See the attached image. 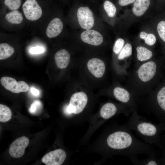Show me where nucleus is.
<instances>
[{"label": "nucleus", "mask_w": 165, "mask_h": 165, "mask_svg": "<svg viewBox=\"0 0 165 165\" xmlns=\"http://www.w3.org/2000/svg\"><path fill=\"white\" fill-rule=\"evenodd\" d=\"M155 0H135L131 8L126 9L120 20V28L127 33L130 28L140 21L148 19L152 14Z\"/></svg>", "instance_id": "obj_1"}, {"label": "nucleus", "mask_w": 165, "mask_h": 165, "mask_svg": "<svg viewBox=\"0 0 165 165\" xmlns=\"http://www.w3.org/2000/svg\"><path fill=\"white\" fill-rule=\"evenodd\" d=\"M148 19L147 22L155 31L165 55V13L162 11L152 13Z\"/></svg>", "instance_id": "obj_2"}, {"label": "nucleus", "mask_w": 165, "mask_h": 165, "mask_svg": "<svg viewBox=\"0 0 165 165\" xmlns=\"http://www.w3.org/2000/svg\"><path fill=\"white\" fill-rule=\"evenodd\" d=\"M132 138L127 133L118 131L110 134L107 139V143L111 148L122 149L129 146L132 143Z\"/></svg>", "instance_id": "obj_3"}, {"label": "nucleus", "mask_w": 165, "mask_h": 165, "mask_svg": "<svg viewBox=\"0 0 165 165\" xmlns=\"http://www.w3.org/2000/svg\"><path fill=\"white\" fill-rule=\"evenodd\" d=\"M88 101L87 95L82 92L73 94L71 97L69 104L67 108L68 113L78 114L84 109Z\"/></svg>", "instance_id": "obj_4"}, {"label": "nucleus", "mask_w": 165, "mask_h": 165, "mask_svg": "<svg viewBox=\"0 0 165 165\" xmlns=\"http://www.w3.org/2000/svg\"><path fill=\"white\" fill-rule=\"evenodd\" d=\"M0 82L6 89L14 93L25 92L29 89V86L26 82L23 81L17 82L12 77H3L0 79Z\"/></svg>", "instance_id": "obj_5"}, {"label": "nucleus", "mask_w": 165, "mask_h": 165, "mask_svg": "<svg viewBox=\"0 0 165 165\" xmlns=\"http://www.w3.org/2000/svg\"><path fill=\"white\" fill-rule=\"evenodd\" d=\"M22 9L26 18L31 21L38 20L42 14V9L35 0H26Z\"/></svg>", "instance_id": "obj_6"}, {"label": "nucleus", "mask_w": 165, "mask_h": 165, "mask_svg": "<svg viewBox=\"0 0 165 165\" xmlns=\"http://www.w3.org/2000/svg\"><path fill=\"white\" fill-rule=\"evenodd\" d=\"M77 17L81 27L86 30L90 29L94 26V19L93 13L87 6H81L78 9Z\"/></svg>", "instance_id": "obj_7"}, {"label": "nucleus", "mask_w": 165, "mask_h": 165, "mask_svg": "<svg viewBox=\"0 0 165 165\" xmlns=\"http://www.w3.org/2000/svg\"><path fill=\"white\" fill-rule=\"evenodd\" d=\"M29 142L28 138L25 136H22L16 139L10 145L9 149V154L14 158L22 156Z\"/></svg>", "instance_id": "obj_8"}, {"label": "nucleus", "mask_w": 165, "mask_h": 165, "mask_svg": "<svg viewBox=\"0 0 165 165\" xmlns=\"http://www.w3.org/2000/svg\"><path fill=\"white\" fill-rule=\"evenodd\" d=\"M138 37L139 39L143 40L146 45L149 46H154L158 40L154 29L147 22L141 27Z\"/></svg>", "instance_id": "obj_9"}, {"label": "nucleus", "mask_w": 165, "mask_h": 165, "mask_svg": "<svg viewBox=\"0 0 165 165\" xmlns=\"http://www.w3.org/2000/svg\"><path fill=\"white\" fill-rule=\"evenodd\" d=\"M66 156L64 150L57 149L46 154L42 158V161L46 165H61L64 162Z\"/></svg>", "instance_id": "obj_10"}, {"label": "nucleus", "mask_w": 165, "mask_h": 165, "mask_svg": "<svg viewBox=\"0 0 165 165\" xmlns=\"http://www.w3.org/2000/svg\"><path fill=\"white\" fill-rule=\"evenodd\" d=\"M156 65L153 61H149L142 64L138 71L139 79L144 82H147L155 76L156 70Z\"/></svg>", "instance_id": "obj_11"}, {"label": "nucleus", "mask_w": 165, "mask_h": 165, "mask_svg": "<svg viewBox=\"0 0 165 165\" xmlns=\"http://www.w3.org/2000/svg\"><path fill=\"white\" fill-rule=\"evenodd\" d=\"M80 37L84 42L95 46L101 45L103 40V37L99 32L92 30L88 29L83 31Z\"/></svg>", "instance_id": "obj_12"}, {"label": "nucleus", "mask_w": 165, "mask_h": 165, "mask_svg": "<svg viewBox=\"0 0 165 165\" xmlns=\"http://www.w3.org/2000/svg\"><path fill=\"white\" fill-rule=\"evenodd\" d=\"M87 66L90 72L97 78L101 77L105 73V64L103 61L99 59H91L88 62Z\"/></svg>", "instance_id": "obj_13"}, {"label": "nucleus", "mask_w": 165, "mask_h": 165, "mask_svg": "<svg viewBox=\"0 0 165 165\" xmlns=\"http://www.w3.org/2000/svg\"><path fill=\"white\" fill-rule=\"evenodd\" d=\"M63 25L61 20L55 18L49 24L46 30V34L49 38H53L57 36L62 32Z\"/></svg>", "instance_id": "obj_14"}, {"label": "nucleus", "mask_w": 165, "mask_h": 165, "mask_svg": "<svg viewBox=\"0 0 165 165\" xmlns=\"http://www.w3.org/2000/svg\"><path fill=\"white\" fill-rule=\"evenodd\" d=\"M54 58L57 66L59 68L64 69L69 64L70 56L67 50L62 49L57 52L55 55Z\"/></svg>", "instance_id": "obj_15"}, {"label": "nucleus", "mask_w": 165, "mask_h": 165, "mask_svg": "<svg viewBox=\"0 0 165 165\" xmlns=\"http://www.w3.org/2000/svg\"><path fill=\"white\" fill-rule=\"evenodd\" d=\"M135 38L138 44L136 48L138 60L140 61H143L151 59L153 55L152 50L144 46L139 44V39L138 37Z\"/></svg>", "instance_id": "obj_16"}, {"label": "nucleus", "mask_w": 165, "mask_h": 165, "mask_svg": "<svg viewBox=\"0 0 165 165\" xmlns=\"http://www.w3.org/2000/svg\"><path fill=\"white\" fill-rule=\"evenodd\" d=\"M117 109L113 104L108 103L104 105L100 111L101 116L105 119H108L115 114Z\"/></svg>", "instance_id": "obj_17"}, {"label": "nucleus", "mask_w": 165, "mask_h": 165, "mask_svg": "<svg viewBox=\"0 0 165 165\" xmlns=\"http://www.w3.org/2000/svg\"><path fill=\"white\" fill-rule=\"evenodd\" d=\"M138 129L141 134L146 136L154 135L156 132V127L153 125L148 123L140 124L138 126Z\"/></svg>", "instance_id": "obj_18"}, {"label": "nucleus", "mask_w": 165, "mask_h": 165, "mask_svg": "<svg viewBox=\"0 0 165 165\" xmlns=\"http://www.w3.org/2000/svg\"><path fill=\"white\" fill-rule=\"evenodd\" d=\"M113 94L116 98L122 102H127L130 99L129 93L123 88L119 87H116L114 89Z\"/></svg>", "instance_id": "obj_19"}, {"label": "nucleus", "mask_w": 165, "mask_h": 165, "mask_svg": "<svg viewBox=\"0 0 165 165\" xmlns=\"http://www.w3.org/2000/svg\"><path fill=\"white\" fill-rule=\"evenodd\" d=\"M5 18L9 23L13 24L21 23L23 19L22 14L19 11L16 10L7 13Z\"/></svg>", "instance_id": "obj_20"}, {"label": "nucleus", "mask_w": 165, "mask_h": 165, "mask_svg": "<svg viewBox=\"0 0 165 165\" xmlns=\"http://www.w3.org/2000/svg\"><path fill=\"white\" fill-rule=\"evenodd\" d=\"M13 47L6 43L0 44V60H2L10 57L14 53Z\"/></svg>", "instance_id": "obj_21"}, {"label": "nucleus", "mask_w": 165, "mask_h": 165, "mask_svg": "<svg viewBox=\"0 0 165 165\" xmlns=\"http://www.w3.org/2000/svg\"><path fill=\"white\" fill-rule=\"evenodd\" d=\"M103 7L108 17L113 18L115 17L117 9L112 1L110 0H105L103 4Z\"/></svg>", "instance_id": "obj_22"}, {"label": "nucleus", "mask_w": 165, "mask_h": 165, "mask_svg": "<svg viewBox=\"0 0 165 165\" xmlns=\"http://www.w3.org/2000/svg\"><path fill=\"white\" fill-rule=\"evenodd\" d=\"M12 112L7 106L0 104V122H6L9 120L12 117Z\"/></svg>", "instance_id": "obj_23"}, {"label": "nucleus", "mask_w": 165, "mask_h": 165, "mask_svg": "<svg viewBox=\"0 0 165 165\" xmlns=\"http://www.w3.org/2000/svg\"><path fill=\"white\" fill-rule=\"evenodd\" d=\"M132 45L127 39L125 45L119 54L118 58L119 60H121L130 57L132 55Z\"/></svg>", "instance_id": "obj_24"}, {"label": "nucleus", "mask_w": 165, "mask_h": 165, "mask_svg": "<svg viewBox=\"0 0 165 165\" xmlns=\"http://www.w3.org/2000/svg\"><path fill=\"white\" fill-rule=\"evenodd\" d=\"M127 38L125 40L124 38H119L116 41L113 49V51L115 54L119 53L125 45Z\"/></svg>", "instance_id": "obj_25"}, {"label": "nucleus", "mask_w": 165, "mask_h": 165, "mask_svg": "<svg viewBox=\"0 0 165 165\" xmlns=\"http://www.w3.org/2000/svg\"><path fill=\"white\" fill-rule=\"evenodd\" d=\"M157 99L160 107L165 110V86L159 91L157 94Z\"/></svg>", "instance_id": "obj_26"}, {"label": "nucleus", "mask_w": 165, "mask_h": 165, "mask_svg": "<svg viewBox=\"0 0 165 165\" xmlns=\"http://www.w3.org/2000/svg\"><path fill=\"white\" fill-rule=\"evenodd\" d=\"M5 4L12 10L19 9L21 5V0H5Z\"/></svg>", "instance_id": "obj_27"}, {"label": "nucleus", "mask_w": 165, "mask_h": 165, "mask_svg": "<svg viewBox=\"0 0 165 165\" xmlns=\"http://www.w3.org/2000/svg\"><path fill=\"white\" fill-rule=\"evenodd\" d=\"M45 49L41 46H37L31 48L30 50V53L32 54H38L43 53Z\"/></svg>", "instance_id": "obj_28"}, {"label": "nucleus", "mask_w": 165, "mask_h": 165, "mask_svg": "<svg viewBox=\"0 0 165 165\" xmlns=\"http://www.w3.org/2000/svg\"><path fill=\"white\" fill-rule=\"evenodd\" d=\"M135 0H118L117 4L119 6L122 7L133 4Z\"/></svg>", "instance_id": "obj_29"}, {"label": "nucleus", "mask_w": 165, "mask_h": 165, "mask_svg": "<svg viewBox=\"0 0 165 165\" xmlns=\"http://www.w3.org/2000/svg\"><path fill=\"white\" fill-rule=\"evenodd\" d=\"M36 105L34 102L31 105L29 109V111L30 113H33L35 112L36 108Z\"/></svg>", "instance_id": "obj_30"}, {"label": "nucleus", "mask_w": 165, "mask_h": 165, "mask_svg": "<svg viewBox=\"0 0 165 165\" xmlns=\"http://www.w3.org/2000/svg\"><path fill=\"white\" fill-rule=\"evenodd\" d=\"M31 91L32 94L34 95L37 96L39 94V92L37 89L32 87L30 89Z\"/></svg>", "instance_id": "obj_31"}, {"label": "nucleus", "mask_w": 165, "mask_h": 165, "mask_svg": "<svg viewBox=\"0 0 165 165\" xmlns=\"http://www.w3.org/2000/svg\"><path fill=\"white\" fill-rule=\"evenodd\" d=\"M148 165H156V163L153 161H150L148 164Z\"/></svg>", "instance_id": "obj_32"}, {"label": "nucleus", "mask_w": 165, "mask_h": 165, "mask_svg": "<svg viewBox=\"0 0 165 165\" xmlns=\"http://www.w3.org/2000/svg\"><path fill=\"white\" fill-rule=\"evenodd\" d=\"M162 11H163V12L165 13V7L164 8H163V10H162Z\"/></svg>", "instance_id": "obj_33"}]
</instances>
